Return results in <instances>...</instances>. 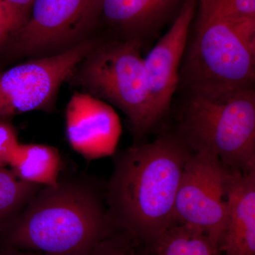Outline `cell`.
I'll list each match as a JSON object with an SVG mask.
<instances>
[{
  "label": "cell",
  "mask_w": 255,
  "mask_h": 255,
  "mask_svg": "<svg viewBox=\"0 0 255 255\" xmlns=\"http://www.w3.org/2000/svg\"><path fill=\"white\" fill-rule=\"evenodd\" d=\"M192 152L179 135L168 134L119 156L107 194L117 228L153 244L176 224V196Z\"/></svg>",
  "instance_id": "1"
},
{
  "label": "cell",
  "mask_w": 255,
  "mask_h": 255,
  "mask_svg": "<svg viewBox=\"0 0 255 255\" xmlns=\"http://www.w3.org/2000/svg\"><path fill=\"white\" fill-rule=\"evenodd\" d=\"M117 228L91 183L60 178L42 187L0 228V247L45 255H84Z\"/></svg>",
  "instance_id": "2"
},
{
  "label": "cell",
  "mask_w": 255,
  "mask_h": 255,
  "mask_svg": "<svg viewBox=\"0 0 255 255\" xmlns=\"http://www.w3.org/2000/svg\"><path fill=\"white\" fill-rule=\"evenodd\" d=\"M179 70L189 95L225 100L255 88V27L238 24L201 0Z\"/></svg>",
  "instance_id": "3"
},
{
  "label": "cell",
  "mask_w": 255,
  "mask_h": 255,
  "mask_svg": "<svg viewBox=\"0 0 255 255\" xmlns=\"http://www.w3.org/2000/svg\"><path fill=\"white\" fill-rule=\"evenodd\" d=\"M142 46L139 41L121 38L99 41L67 80L122 110L136 137L160 122L151 97Z\"/></svg>",
  "instance_id": "4"
},
{
  "label": "cell",
  "mask_w": 255,
  "mask_h": 255,
  "mask_svg": "<svg viewBox=\"0 0 255 255\" xmlns=\"http://www.w3.org/2000/svg\"><path fill=\"white\" fill-rule=\"evenodd\" d=\"M178 135L193 152L217 156L228 168L255 169V89L225 100L189 95Z\"/></svg>",
  "instance_id": "5"
},
{
  "label": "cell",
  "mask_w": 255,
  "mask_h": 255,
  "mask_svg": "<svg viewBox=\"0 0 255 255\" xmlns=\"http://www.w3.org/2000/svg\"><path fill=\"white\" fill-rule=\"evenodd\" d=\"M102 0H34L26 22L9 38L18 56L59 54L89 39Z\"/></svg>",
  "instance_id": "6"
},
{
  "label": "cell",
  "mask_w": 255,
  "mask_h": 255,
  "mask_svg": "<svg viewBox=\"0 0 255 255\" xmlns=\"http://www.w3.org/2000/svg\"><path fill=\"white\" fill-rule=\"evenodd\" d=\"M89 38L59 54L33 58L0 73V120L33 111L52 112L62 84L97 44Z\"/></svg>",
  "instance_id": "7"
},
{
  "label": "cell",
  "mask_w": 255,
  "mask_h": 255,
  "mask_svg": "<svg viewBox=\"0 0 255 255\" xmlns=\"http://www.w3.org/2000/svg\"><path fill=\"white\" fill-rule=\"evenodd\" d=\"M231 173L232 169L217 156L193 152L184 166L176 196V224L206 233L216 251L226 224Z\"/></svg>",
  "instance_id": "8"
},
{
  "label": "cell",
  "mask_w": 255,
  "mask_h": 255,
  "mask_svg": "<svg viewBox=\"0 0 255 255\" xmlns=\"http://www.w3.org/2000/svg\"><path fill=\"white\" fill-rule=\"evenodd\" d=\"M197 4L198 0H186L168 31L143 58L152 103L160 121L179 85V70Z\"/></svg>",
  "instance_id": "9"
},
{
  "label": "cell",
  "mask_w": 255,
  "mask_h": 255,
  "mask_svg": "<svg viewBox=\"0 0 255 255\" xmlns=\"http://www.w3.org/2000/svg\"><path fill=\"white\" fill-rule=\"evenodd\" d=\"M65 124L70 146L87 159L112 153L122 130L113 108L85 92L72 96L67 105Z\"/></svg>",
  "instance_id": "10"
},
{
  "label": "cell",
  "mask_w": 255,
  "mask_h": 255,
  "mask_svg": "<svg viewBox=\"0 0 255 255\" xmlns=\"http://www.w3.org/2000/svg\"><path fill=\"white\" fill-rule=\"evenodd\" d=\"M219 251L225 255H255V168L244 172L232 169Z\"/></svg>",
  "instance_id": "11"
},
{
  "label": "cell",
  "mask_w": 255,
  "mask_h": 255,
  "mask_svg": "<svg viewBox=\"0 0 255 255\" xmlns=\"http://www.w3.org/2000/svg\"><path fill=\"white\" fill-rule=\"evenodd\" d=\"M175 0H102V14L121 39L144 41L159 31Z\"/></svg>",
  "instance_id": "12"
},
{
  "label": "cell",
  "mask_w": 255,
  "mask_h": 255,
  "mask_svg": "<svg viewBox=\"0 0 255 255\" xmlns=\"http://www.w3.org/2000/svg\"><path fill=\"white\" fill-rule=\"evenodd\" d=\"M9 164L20 179L41 187L55 186L60 179L61 157L53 146L19 143Z\"/></svg>",
  "instance_id": "13"
},
{
  "label": "cell",
  "mask_w": 255,
  "mask_h": 255,
  "mask_svg": "<svg viewBox=\"0 0 255 255\" xmlns=\"http://www.w3.org/2000/svg\"><path fill=\"white\" fill-rule=\"evenodd\" d=\"M153 245L156 255H214L217 252L206 233L178 223L164 231Z\"/></svg>",
  "instance_id": "14"
},
{
  "label": "cell",
  "mask_w": 255,
  "mask_h": 255,
  "mask_svg": "<svg viewBox=\"0 0 255 255\" xmlns=\"http://www.w3.org/2000/svg\"><path fill=\"white\" fill-rule=\"evenodd\" d=\"M42 187L0 167V228L19 214Z\"/></svg>",
  "instance_id": "15"
},
{
  "label": "cell",
  "mask_w": 255,
  "mask_h": 255,
  "mask_svg": "<svg viewBox=\"0 0 255 255\" xmlns=\"http://www.w3.org/2000/svg\"><path fill=\"white\" fill-rule=\"evenodd\" d=\"M135 238L117 228L84 255H137Z\"/></svg>",
  "instance_id": "16"
},
{
  "label": "cell",
  "mask_w": 255,
  "mask_h": 255,
  "mask_svg": "<svg viewBox=\"0 0 255 255\" xmlns=\"http://www.w3.org/2000/svg\"><path fill=\"white\" fill-rule=\"evenodd\" d=\"M240 24H255V0H201Z\"/></svg>",
  "instance_id": "17"
},
{
  "label": "cell",
  "mask_w": 255,
  "mask_h": 255,
  "mask_svg": "<svg viewBox=\"0 0 255 255\" xmlns=\"http://www.w3.org/2000/svg\"><path fill=\"white\" fill-rule=\"evenodd\" d=\"M15 10L4 0H0V49L22 26Z\"/></svg>",
  "instance_id": "18"
},
{
  "label": "cell",
  "mask_w": 255,
  "mask_h": 255,
  "mask_svg": "<svg viewBox=\"0 0 255 255\" xmlns=\"http://www.w3.org/2000/svg\"><path fill=\"white\" fill-rule=\"evenodd\" d=\"M19 143L14 126L8 120H0V167L9 164Z\"/></svg>",
  "instance_id": "19"
},
{
  "label": "cell",
  "mask_w": 255,
  "mask_h": 255,
  "mask_svg": "<svg viewBox=\"0 0 255 255\" xmlns=\"http://www.w3.org/2000/svg\"><path fill=\"white\" fill-rule=\"evenodd\" d=\"M15 10L22 24L27 21L34 0H4ZM22 25V26H23Z\"/></svg>",
  "instance_id": "20"
},
{
  "label": "cell",
  "mask_w": 255,
  "mask_h": 255,
  "mask_svg": "<svg viewBox=\"0 0 255 255\" xmlns=\"http://www.w3.org/2000/svg\"><path fill=\"white\" fill-rule=\"evenodd\" d=\"M0 255H45L41 253H33L15 249L9 247H0Z\"/></svg>",
  "instance_id": "21"
},
{
  "label": "cell",
  "mask_w": 255,
  "mask_h": 255,
  "mask_svg": "<svg viewBox=\"0 0 255 255\" xmlns=\"http://www.w3.org/2000/svg\"><path fill=\"white\" fill-rule=\"evenodd\" d=\"M214 255H222V253H220L219 251H217L215 253Z\"/></svg>",
  "instance_id": "22"
}]
</instances>
